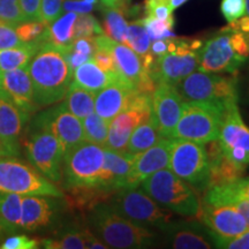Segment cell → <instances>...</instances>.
I'll return each instance as SVG.
<instances>
[{
	"instance_id": "obj_1",
	"label": "cell",
	"mask_w": 249,
	"mask_h": 249,
	"mask_svg": "<svg viewBox=\"0 0 249 249\" xmlns=\"http://www.w3.org/2000/svg\"><path fill=\"white\" fill-rule=\"evenodd\" d=\"M28 71L38 107H50L65 98L73 79V70L64 49L44 43L31 59Z\"/></svg>"
},
{
	"instance_id": "obj_2",
	"label": "cell",
	"mask_w": 249,
	"mask_h": 249,
	"mask_svg": "<svg viewBox=\"0 0 249 249\" xmlns=\"http://www.w3.org/2000/svg\"><path fill=\"white\" fill-rule=\"evenodd\" d=\"M88 222L91 232L108 248H148L157 239L154 230L121 216L107 201L99 202L89 210Z\"/></svg>"
},
{
	"instance_id": "obj_3",
	"label": "cell",
	"mask_w": 249,
	"mask_h": 249,
	"mask_svg": "<svg viewBox=\"0 0 249 249\" xmlns=\"http://www.w3.org/2000/svg\"><path fill=\"white\" fill-rule=\"evenodd\" d=\"M249 58V33L225 27L200 49L198 70L235 74Z\"/></svg>"
},
{
	"instance_id": "obj_4",
	"label": "cell",
	"mask_w": 249,
	"mask_h": 249,
	"mask_svg": "<svg viewBox=\"0 0 249 249\" xmlns=\"http://www.w3.org/2000/svg\"><path fill=\"white\" fill-rule=\"evenodd\" d=\"M141 185L143 191L164 209L183 217L197 216L201 204L197 194L171 170L157 171Z\"/></svg>"
},
{
	"instance_id": "obj_5",
	"label": "cell",
	"mask_w": 249,
	"mask_h": 249,
	"mask_svg": "<svg viewBox=\"0 0 249 249\" xmlns=\"http://www.w3.org/2000/svg\"><path fill=\"white\" fill-rule=\"evenodd\" d=\"M229 105L213 102H185L172 138L189 140L202 144L214 141L219 136L224 114Z\"/></svg>"
},
{
	"instance_id": "obj_6",
	"label": "cell",
	"mask_w": 249,
	"mask_h": 249,
	"mask_svg": "<svg viewBox=\"0 0 249 249\" xmlns=\"http://www.w3.org/2000/svg\"><path fill=\"white\" fill-rule=\"evenodd\" d=\"M0 192L14 193L22 196L43 195L65 197L51 180L40 174L33 165L13 156L0 157Z\"/></svg>"
},
{
	"instance_id": "obj_7",
	"label": "cell",
	"mask_w": 249,
	"mask_h": 249,
	"mask_svg": "<svg viewBox=\"0 0 249 249\" xmlns=\"http://www.w3.org/2000/svg\"><path fill=\"white\" fill-rule=\"evenodd\" d=\"M103 164L104 147L87 141L81 142L64 156L62 177L65 189L97 188Z\"/></svg>"
},
{
	"instance_id": "obj_8",
	"label": "cell",
	"mask_w": 249,
	"mask_h": 249,
	"mask_svg": "<svg viewBox=\"0 0 249 249\" xmlns=\"http://www.w3.org/2000/svg\"><path fill=\"white\" fill-rule=\"evenodd\" d=\"M112 207L127 219L148 229L164 227L172 220V213L156 203L143 189L124 187L114 192L107 200Z\"/></svg>"
},
{
	"instance_id": "obj_9",
	"label": "cell",
	"mask_w": 249,
	"mask_h": 249,
	"mask_svg": "<svg viewBox=\"0 0 249 249\" xmlns=\"http://www.w3.org/2000/svg\"><path fill=\"white\" fill-rule=\"evenodd\" d=\"M185 102H213L229 105L238 102V83L233 76L193 71L174 86Z\"/></svg>"
},
{
	"instance_id": "obj_10",
	"label": "cell",
	"mask_w": 249,
	"mask_h": 249,
	"mask_svg": "<svg viewBox=\"0 0 249 249\" xmlns=\"http://www.w3.org/2000/svg\"><path fill=\"white\" fill-rule=\"evenodd\" d=\"M169 169L198 193H204L210 182V164L205 144L174 139Z\"/></svg>"
},
{
	"instance_id": "obj_11",
	"label": "cell",
	"mask_w": 249,
	"mask_h": 249,
	"mask_svg": "<svg viewBox=\"0 0 249 249\" xmlns=\"http://www.w3.org/2000/svg\"><path fill=\"white\" fill-rule=\"evenodd\" d=\"M200 39L174 38V50L160 57H156L150 75L156 82L176 86L192 74L200 64Z\"/></svg>"
},
{
	"instance_id": "obj_12",
	"label": "cell",
	"mask_w": 249,
	"mask_h": 249,
	"mask_svg": "<svg viewBox=\"0 0 249 249\" xmlns=\"http://www.w3.org/2000/svg\"><path fill=\"white\" fill-rule=\"evenodd\" d=\"M23 147L30 165L52 182L61 181L65 154L53 134L46 128L31 127Z\"/></svg>"
},
{
	"instance_id": "obj_13",
	"label": "cell",
	"mask_w": 249,
	"mask_h": 249,
	"mask_svg": "<svg viewBox=\"0 0 249 249\" xmlns=\"http://www.w3.org/2000/svg\"><path fill=\"white\" fill-rule=\"evenodd\" d=\"M217 140L229 160L247 167L249 165V127L242 120L238 102L226 107Z\"/></svg>"
},
{
	"instance_id": "obj_14",
	"label": "cell",
	"mask_w": 249,
	"mask_h": 249,
	"mask_svg": "<svg viewBox=\"0 0 249 249\" xmlns=\"http://www.w3.org/2000/svg\"><path fill=\"white\" fill-rule=\"evenodd\" d=\"M31 127L49 129L59 140L64 154L85 141L82 121L71 113L64 103L39 113Z\"/></svg>"
},
{
	"instance_id": "obj_15",
	"label": "cell",
	"mask_w": 249,
	"mask_h": 249,
	"mask_svg": "<svg viewBox=\"0 0 249 249\" xmlns=\"http://www.w3.org/2000/svg\"><path fill=\"white\" fill-rule=\"evenodd\" d=\"M185 101L169 83L158 82L152 93L151 118L164 138H172L173 130L181 117Z\"/></svg>"
},
{
	"instance_id": "obj_16",
	"label": "cell",
	"mask_w": 249,
	"mask_h": 249,
	"mask_svg": "<svg viewBox=\"0 0 249 249\" xmlns=\"http://www.w3.org/2000/svg\"><path fill=\"white\" fill-rule=\"evenodd\" d=\"M197 218L210 233L220 238H234L249 229L242 214L233 207L208 203L204 200L201 201Z\"/></svg>"
},
{
	"instance_id": "obj_17",
	"label": "cell",
	"mask_w": 249,
	"mask_h": 249,
	"mask_svg": "<svg viewBox=\"0 0 249 249\" xmlns=\"http://www.w3.org/2000/svg\"><path fill=\"white\" fill-rule=\"evenodd\" d=\"M172 145L173 138H163L155 145L136 155L127 177L126 187H139L151 174L167 169L170 166Z\"/></svg>"
},
{
	"instance_id": "obj_18",
	"label": "cell",
	"mask_w": 249,
	"mask_h": 249,
	"mask_svg": "<svg viewBox=\"0 0 249 249\" xmlns=\"http://www.w3.org/2000/svg\"><path fill=\"white\" fill-rule=\"evenodd\" d=\"M167 247L176 249H210L214 247L211 233L200 220L171 222L161 231Z\"/></svg>"
},
{
	"instance_id": "obj_19",
	"label": "cell",
	"mask_w": 249,
	"mask_h": 249,
	"mask_svg": "<svg viewBox=\"0 0 249 249\" xmlns=\"http://www.w3.org/2000/svg\"><path fill=\"white\" fill-rule=\"evenodd\" d=\"M29 116L0 90V139L12 156L20 154V136Z\"/></svg>"
},
{
	"instance_id": "obj_20",
	"label": "cell",
	"mask_w": 249,
	"mask_h": 249,
	"mask_svg": "<svg viewBox=\"0 0 249 249\" xmlns=\"http://www.w3.org/2000/svg\"><path fill=\"white\" fill-rule=\"evenodd\" d=\"M95 42L97 49H104L111 52L118 73L136 89L145 71L142 66L141 57L129 46L111 39L105 34L95 36Z\"/></svg>"
},
{
	"instance_id": "obj_21",
	"label": "cell",
	"mask_w": 249,
	"mask_h": 249,
	"mask_svg": "<svg viewBox=\"0 0 249 249\" xmlns=\"http://www.w3.org/2000/svg\"><path fill=\"white\" fill-rule=\"evenodd\" d=\"M136 155L104 148V164L99 178V191L112 195L126 187L127 177Z\"/></svg>"
},
{
	"instance_id": "obj_22",
	"label": "cell",
	"mask_w": 249,
	"mask_h": 249,
	"mask_svg": "<svg viewBox=\"0 0 249 249\" xmlns=\"http://www.w3.org/2000/svg\"><path fill=\"white\" fill-rule=\"evenodd\" d=\"M0 90H2L21 110L33 113L38 105L34 99V89L28 67L0 71Z\"/></svg>"
},
{
	"instance_id": "obj_23",
	"label": "cell",
	"mask_w": 249,
	"mask_h": 249,
	"mask_svg": "<svg viewBox=\"0 0 249 249\" xmlns=\"http://www.w3.org/2000/svg\"><path fill=\"white\" fill-rule=\"evenodd\" d=\"M135 89L123 76L103 88L95 96V112L108 123L123 112L127 107V102Z\"/></svg>"
},
{
	"instance_id": "obj_24",
	"label": "cell",
	"mask_w": 249,
	"mask_h": 249,
	"mask_svg": "<svg viewBox=\"0 0 249 249\" xmlns=\"http://www.w3.org/2000/svg\"><path fill=\"white\" fill-rule=\"evenodd\" d=\"M151 118V112L138 110V108H126L110 121L108 135L105 147L118 151L126 150L127 143L134 129Z\"/></svg>"
},
{
	"instance_id": "obj_25",
	"label": "cell",
	"mask_w": 249,
	"mask_h": 249,
	"mask_svg": "<svg viewBox=\"0 0 249 249\" xmlns=\"http://www.w3.org/2000/svg\"><path fill=\"white\" fill-rule=\"evenodd\" d=\"M51 196L27 195L22 197L21 230L34 232L52 223L57 210V203Z\"/></svg>"
},
{
	"instance_id": "obj_26",
	"label": "cell",
	"mask_w": 249,
	"mask_h": 249,
	"mask_svg": "<svg viewBox=\"0 0 249 249\" xmlns=\"http://www.w3.org/2000/svg\"><path fill=\"white\" fill-rule=\"evenodd\" d=\"M205 148L210 164L209 187L230 185L242 178L246 172V166H241L229 160L220 148L218 140L207 143Z\"/></svg>"
},
{
	"instance_id": "obj_27",
	"label": "cell",
	"mask_w": 249,
	"mask_h": 249,
	"mask_svg": "<svg viewBox=\"0 0 249 249\" xmlns=\"http://www.w3.org/2000/svg\"><path fill=\"white\" fill-rule=\"evenodd\" d=\"M119 76L120 74L108 73L99 68L91 59L73 71L71 83L92 93H97Z\"/></svg>"
},
{
	"instance_id": "obj_28",
	"label": "cell",
	"mask_w": 249,
	"mask_h": 249,
	"mask_svg": "<svg viewBox=\"0 0 249 249\" xmlns=\"http://www.w3.org/2000/svg\"><path fill=\"white\" fill-rule=\"evenodd\" d=\"M43 248L48 249H83L101 248L102 242L91 230H67L54 239H45L40 242Z\"/></svg>"
},
{
	"instance_id": "obj_29",
	"label": "cell",
	"mask_w": 249,
	"mask_h": 249,
	"mask_svg": "<svg viewBox=\"0 0 249 249\" xmlns=\"http://www.w3.org/2000/svg\"><path fill=\"white\" fill-rule=\"evenodd\" d=\"M203 200L208 203L233 207L242 214L249 227V200L236 191L232 183L209 187L204 192Z\"/></svg>"
},
{
	"instance_id": "obj_30",
	"label": "cell",
	"mask_w": 249,
	"mask_h": 249,
	"mask_svg": "<svg viewBox=\"0 0 249 249\" xmlns=\"http://www.w3.org/2000/svg\"><path fill=\"white\" fill-rule=\"evenodd\" d=\"M22 195L0 192V224L4 231L17 233L21 230Z\"/></svg>"
},
{
	"instance_id": "obj_31",
	"label": "cell",
	"mask_w": 249,
	"mask_h": 249,
	"mask_svg": "<svg viewBox=\"0 0 249 249\" xmlns=\"http://www.w3.org/2000/svg\"><path fill=\"white\" fill-rule=\"evenodd\" d=\"M103 8V31L111 39L118 43L126 40V33L128 22L126 17L133 9L129 6L124 7H102Z\"/></svg>"
},
{
	"instance_id": "obj_32",
	"label": "cell",
	"mask_w": 249,
	"mask_h": 249,
	"mask_svg": "<svg viewBox=\"0 0 249 249\" xmlns=\"http://www.w3.org/2000/svg\"><path fill=\"white\" fill-rule=\"evenodd\" d=\"M76 13L66 12L49 24L48 43H51L60 49H67L75 39V22Z\"/></svg>"
},
{
	"instance_id": "obj_33",
	"label": "cell",
	"mask_w": 249,
	"mask_h": 249,
	"mask_svg": "<svg viewBox=\"0 0 249 249\" xmlns=\"http://www.w3.org/2000/svg\"><path fill=\"white\" fill-rule=\"evenodd\" d=\"M163 138L164 136L161 135L160 130L156 127L152 118H149L148 120H145L144 123L139 124L134 129L124 151L133 155L141 154V152L145 151L147 149L152 147V145H155L156 143Z\"/></svg>"
},
{
	"instance_id": "obj_34",
	"label": "cell",
	"mask_w": 249,
	"mask_h": 249,
	"mask_svg": "<svg viewBox=\"0 0 249 249\" xmlns=\"http://www.w3.org/2000/svg\"><path fill=\"white\" fill-rule=\"evenodd\" d=\"M40 44L36 43H23L15 48L0 51V71L17 70L29 66L31 59L37 53Z\"/></svg>"
},
{
	"instance_id": "obj_35",
	"label": "cell",
	"mask_w": 249,
	"mask_h": 249,
	"mask_svg": "<svg viewBox=\"0 0 249 249\" xmlns=\"http://www.w3.org/2000/svg\"><path fill=\"white\" fill-rule=\"evenodd\" d=\"M95 96L96 93L71 83L62 103L71 113L82 120L95 112Z\"/></svg>"
},
{
	"instance_id": "obj_36",
	"label": "cell",
	"mask_w": 249,
	"mask_h": 249,
	"mask_svg": "<svg viewBox=\"0 0 249 249\" xmlns=\"http://www.w3.org/2000/svg\"><path fill=\"white\" fill-rule=\"evenodd\" d=\"M97 50L95 37H81L73 40V43L65 49V55L71 70H75L80 65L91 60Z\"/></svg>"
},
{
	"instance_id": "obj_37",
	"label": "cell",
	"mask_w": 249,
	"mask_h": 249,
	"mask_svg": "<svg viewBox=\"0 0 249 249\" xmlns=\"http://www.w3.org/2000/svg\"><path fill=\"white\" fill-rule=\"evenodd\" d=\"M81 121H82L83 133H85V141L105 147L110 123L99 117L96 112H92Z\"/></svg>"
},
{
	"instance_id": "obj_38",
	"label": "cell",
	"mask_w": 249,
	"mask_h": 249,
	"mask_svg": "<svg viewBox=\"0 0 249 249\" xmlns=\"http://www.w3.org/2000/svg\"><path fill=\"white\" fill-rule=\"evenodd\" d=\"M150 36L145 29L143 20L134 21L127 27L124 44L135 51L140 57L147 54L150 51Z\"/></svg>"
},
{
	"instance_id": "obj_39",
	"label": "cell",
	"mask_w": 249,
	"mask_h": 249,
	"mask_svg": "<svg viewBox=\"0 0 249 249\" xmlns=\"http://www.w3.org/2000/svg\"><path fill=\"white\" fill-rule=\"evenodd\" d=\"M17 34L22 43H36L43 45L48 42L49 24L42 20L23 21L17 27Z\"/></svg>"
},
{
	"instance_id": "obj_40",
	"label": "cell",
	"mask_w": 249,
	"mask_h": 249,
	"mask_svg": "<svg viewBox=\"0 0 249 249\" xmlns=\"http://www.w3.org/2000/svg\"><path fill=\"white\" fill-rule=\"evenodd\" d=\"M145 29H147L150 39H164L170 37H176L173 34L174 18L171 20H158L152 17H145L143 18Z\"/></svg>"
},
{
	"instance_id": "obj_41",
	"label": "cell",
	"mask_w": 249,
	"mask_h": 249,
	"mask_svg": "<svg viewBox=\"0 0 249 249\" xmlns=\"http://www.w3.org/2000/svg\"><path fill=\"white\" fill-rule=\"evenodd\" d=\"M104 34L103 28L90 13L79 14L75 22V39L81 37H95Z\"/></svg>"
},
{
	"instance_id": "obj_42",
	"label": "cell",
	"mask_w": 249,
	"mask_h": 249,
	"mask_svg": "<svg viewBox=\"0 0 249 249\" xmlns=\"http://www.w3.org/2000/svg\"><path fill=\"white\" fill-rule=\"evenodd\" d=\"M0 21L15 27L26 21L18 0H0Z\"/></svg>"
},
{
	"instance_id": "obj_43",
	"label": "cell",
	"mask_w": 249,
	"mask_h": 249,
	"mask_svg": "<svg viewBox=\"0 0 249 249\" xmlns=\"http://www.w3.org/2000/svg\"><path fill=\"white\" fill-rule=\"evenodd\" d=\"M213 246L216 248L225 249H249V229L242 232L241 234L234 236V238H220L211 233Z\"/></svg>"
},
{
	"instance_id": "obj_44",
	"label": "cell",
	"mask_w": 249,
	"mask_h": 249,
	"mask_svg": "<svg viewBox=\"0 0 249 249\" xmlns=\"http://www.w3.org/2000/svg\"><path fill=\"white\" fill-rule=\"evenodd\" d=\"M145 17H152L158 20L173 18V9L169 2L161 0H145Z\"/></svg>"
},
{
	"instance_id": "obj_45",
	"label": "cell",
	"mask_w": 249,
	"mask_h": 249,
	"mask_svg": "<svg viewBox=\"0 0 249 249\" xmlns=\"http://www.w3.org/2000/svg\"><path fill=\"white\" fill-rule=\"evenodd\" d=\"M220 12L227 22L238 20L246 14V0H222Z\"/></svg>"
},
{
	"instance_id": "obj_46",
	"label": "cell",
	"mask_w": 249,
	"mask_h": 249,
	"mask_svg": "<svg viewBox=\"0 0 249 249\" xmlns=\"http://www.w3.org/2000/svg\"><path fill=\"white\" fill-rule=\"evenodd\" d=\"M65 0H42L40 4V20L51 24L62 14V5Z\"/></svg>"
},
{
	"instance_id": "obj_47",
	"label": "cell",
	"mask_w": 249,
	"mask_h": 249,
	"mask_svg": "<svg viewBox=\"0 0 249 249\" xmlns=\"http://www.w3.org/2000/svg\"><path fill=\"white\" fill-rule=\"evenodd\" d=\"M21 44H23V43L18 38L15 26L0 21V51L15 48V46Z\"/></svg>"
},
{
	"instance_id": "obj_48",
	"label": "cell",
	"mask_w": 249,
	"mask_h": 249,
	"mask_svg": "<svg viewBox=\"0 0 249 249\" xmlns=\"http://www.w3.org/2000/svg\"><path fill=\"white\" fill-rule=\"evenodd\" d=\"M39 246V242L36 239L30 236L20 234L9 236L6 240L0 244V249H34Z\"/></svg>"
},
{
	"instance_id": "obj_49",
	"label": "cell",
	"mask_w": 249,
	"mask_h": 249,
	"mask_svg": "<svg viewBox=\"0 0 249 249\" xmlns=\"http://www.w3.org/2000/svg\"><path fill=\"white\" fill-rule=\"evenodd\" d=\"M92 60L99 68L104 70L108 73H118L116 62L112 57L111 52L104 49H97L92 55ZM119 74V73H118Z\"/></svg>"
},
{
	"instance_id": "obj_50",
	"label": "cell",
	"mask_w": 249,
	"mask_h": 249,
	"mask_svg": "<svg viewBox=\"0 0 249 249\" xmlns=\"http://www.w3.org/2000/svg\"><path fill=\"white\" fill-rule=\"evenodd\" d=\"M21 11L26 21L40 20V4L42 0H18Z\"/></svg>"
},
{
	"instance_id": "obj_51",
	"label": "cell",
	"mask_w": 249,
	"mask_h": 249,
	"mask_svg": "<svg viewBox=\"0 0 249 249\" xmlns=\"http://www.w3.org/2000/svg\"><path fill=\"white\" fill-rule=\"evenodd\" d=\"M96 5L89 4L83 0H65L62 5V12H74L76 14L91 13Z\"/></svg>"
},
{
	"instance_id": "obj_52",
	"label": "cell",
	"mask_w": 249,
	"mask_h": 249,
	"mask_svg": "<svg viewBox=\"0 0 249 249\" xmlns=\"http://www.w3.org/2000/svg\"><path fill=\"white\" fill-rule=\"evenodd\" d=\"M150 52L155 57H160L169 52V38L156 39L150 45Z\"/></svg>"
},
{
	"instance_id": "obj_53",
	"label": "cell",
	"mask_w": 249,
	"mask_h": 249,
	"mask_svg": "<svg viewBox=\"0 0 249 249\" xmlns=\"http://www.w3.org/2000/svg\"><path fill=\"white\" fill-rule=\"evenodd\" d=\"M232 186L241 195H244L246 198L249 200V178H240L239 180H236L235 182H233Z\"/></svg>"
},
{
	"instance_id": "obj_54",
	"label": "cell",
	"mask_w": 249,
	"mask_h": 249,
	"mask_svg": "<svg viewBox=\"0 0 249 249\" xmlns=\"http://www.w3.org/2000/svg\"><path fill=\"white\" fill-rule=\"evenodd\" d=\"M130 0H101L102 7H124L129 6Z\"/></svg>"
},
{
	"instance_id": "obj_55",
	"label": "cell",
	"mask_w": 249,
	"mask_h": 249,
	"mask_svg": "<svg viewBox=\"0 0 249 249\" xmlns=\"http://www.w3.org/2000/svg\"><path fill=\"white\" fill-rule=\"evenodd\" d=\"M187 1H188V0H169V4L171 6V8L174 11V9H177L178 7H180V6H182Z\"/></svg>"
},
{
	"instance_id": "obj_56",
	"label": "cell",
	"mask_w": 249,
	"mask_h": 249,
	"mask_svg": "<svg viewBox=\"0 0 249 249\" xmlns=\"http://www.w3.org/2000/svg\"><path fill=\"white\" fill-rule=\"evenodd\" d=\"M5 156H12L7 150V148L5 147V144L2 143L1 139H0V157H5Z\"/></svg>"
},
{
	"instance_id": "obj_57",
	"label": "cell",
	"mask_w": 249,
	"mask_h": 249,
	"mask_svg": "<svg viewBox=\"0 0 249 249\" xmlns=\"http://www.w3.org/2000/svg\"><path fill=\"white\" fill-rule=\"evenodd\" d=\"M83 1L86 2H89V4H92V5H101V0H83Z\"/></svg>"
},
{
	"instance_id": "obj_58",
	"label": "cell",
	"mask_w": 249,
	"mask_h": 249,
	"mask_svg": "<svg viewBox=\"0 0 249 249\" xmlns=\"http://www.w3.org/2000/svg\"><path fill=\"white\" fill-rule=\"evenodd\" d=\"M246 14L249 15V0H246Z\"/></svg>"
},
{
	"instance_id": "obj_59",
	"label": "cell",
	"mask_w": 249,
	"mask_h": 249,
	"mask_svg": "<svg viewBox=\"0 0 249 249\" xmlns=\"http://www.w3.org/2000/svg\"><path fill=\"white\" fill-rule=\"evenodd\" d=\"M2 231H4V229H2L1 224H0V236H1V234H2Z\"/></svg>"
}]
</instances>
